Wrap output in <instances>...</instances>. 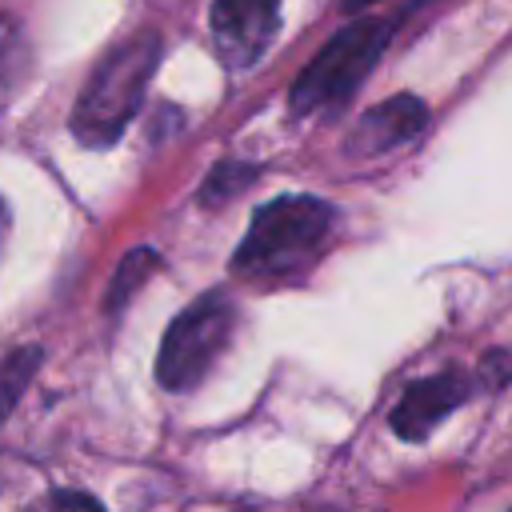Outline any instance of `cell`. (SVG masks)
Here are the masks:
<instances>
[{
  "mask_svg": "<svg viewBox=\"0 0 512 512\" xmlns=\"http://www.w3.org/2000/svg\"><path fill=\"white\" fill-rule=\"evenodd\" d=\"M156 64H160V36L152 28L116 44L96 64L72 108V136L88 148H108L112 140H120V132L128 128V120L136 116L148 92Z\"/></svg>",
  "mask_w": 512,
  "mask_h": 512,
  "instance_id": "1",
  "label": "cell"
},
{
  "mask_svg": "<svg viewBox=\"0 0 512 512\" xmlns=\"http://www.w3.org/2000/svg\"><path fill=\"white\" fill-rule=\"evenodd\" d=\"M332 204L316 196H280L252 212V224L232 256V268L252 280L292 276L312 264L332 232Z\"/></svg>",
  "mask_w": 512,
  "mask_h": 512,
  "instance_id": "2",
  "label": "cell"
},
{
  "mask_svg": "<svg viewBox=\"0 0 512 512\" xmlns=\"http://www.w3.org/2000/svg\"><path fill=\"white\" fill-rule=\"evenodd\" d=\"M388 24L384 20H356L348 28H340L316 56L312 64L296 76L292 92H288V104L296 116H308V112H320V108H332V104H344L360 80L372 72V64L380 60V52L388 48Z\"/></svg>",
  "mask_w": 512,
  "mask_h": 512,
  "instance_id": "3",
  "label": "cell"
},
{
  "mask_svg": "<svg viewBox=\"0 0 512 512\" xmlns=\"http://www.w3.org/2000/svg\"><path fill=\"white\" fill-rule=\"evenodd\" d=\"M236 328V304L224 288L204 292L196 304H188L164 332L160 356H156V380L168 392H188L196 388L216 356L228 348Z\"/></svg>",
  "mask_w": 512,
  "mask_h": 512,
  "instance_id": "4",
  "label": "cell"
},
{
  "mask_svg": "<svg viewBox=\"0 0 512 512\" xmlns=\"http://www.w3.org/2000/svg\"><path fill=\"white\" fill-rule=\"evenodd\" d=\"M280 28V0H212V44L228 68L256 64Z\"/></svg>",
  "mask_w": 512,
  "mask_h": 512,
  "instance_id": "5",
  "label": "cell"
},
{
  "mask_svg": "<svg viewBox=\"0 0 512 512\" xmlns=\"http://www.w3.org/2000/svg\"><path fill=\"white\" fill-rule=\"evenodd\" d=\"M472 392L468 376L464 372H436V376H424L416 384H408V392L396 400L392 408V432L404 436V440H424L456 404H464Z\"/></svg>",
  "mask_w": 512,
  "mask_h": 512,
  "instance_id": "6",
  "label": "cell"
},
{
  "mask_svg": "<svg viewBox=\"0 0 512 512\" xmlns=\"http://www.w3.org/2000/svg\"><path fill=\"white\" fill-rule=\"evenodd\" d=\"M424 124H428V108H424V100H416V96H408V92H404V96H392V100L368 108V112L356 120V128H352L344 152L356 156V160L392 152V148L408 144Z\"/></svg>",
  "mask_w": 512,
  "mask_h": 512,
  "instance_id": "7",
  "label": "cell"
},
{
  "mask_svg": "<svg viewBox=\"0 0 512 512\" xmlns=\"http://www.w3.org/2000/svg\"><path fill=\"white\" fill-rule=\"evenodd\" d=\"M28 64H32V56H28L20 24L0 12V100H8L20 88V80L28 76Z\"/></svg>",
  "mask_w": 512,
  "mask_h": 512,
  "instance_id": "8",
  "label": "cell"
},
{
  "mask_svg": "<svg viewBox=\"0 0 512 512\" xmlns=\"http://www.w3.org/2000/svg\"><path fill=\"white\" fill-rule=\"evenodd\" d=\"M256 172H260V168H252V164H240V160H220V164L208 172L204 188H200V204H204V208H216V204H224V200L240 196V192H244V188L256 180Z\"/></svg>",
  "mask_w": 512,
  "mask_h": 512,
  "instance_id": "9",
  "label": "cell"
},
{
  "mask_svg": "<svg viewBox=\"0 0 512 512\" xmlns=\"http://www.w3.org/2000/svg\"><path fill=\"white\" fill-rule=\"evenodd\" d=\"M40 368V348H16L0 360V420L8 416V408L16 404V396L24 392V384L32 380V372Z\"/></svg>",
  "mask_w": 512,
  "mask_h": 512,
  "instance_id": "10",
  "label": "cell"
},
{
  "mask_svg": "<svg viewBox=\"0 0 512 512\" xmlns=\"http://www.w3.org/2000/svg\"><path fill=\"white\" fill-rule=\"evenodd\" d=\"M152 268H156V252H152V248H136V252H128V256L120 260L116 276H112V288H108L104 308H108V312H116V308L136 292V284H140Z\"/></svg>",
  "mask_w": 512,
  "mask_h": 512,
  "instance_id": "11",
  "label": "cell"
},
{
  "mask_svg": "<svg viewBox=\"0 0 512 512\" xmlns=\"http://www.w3.org/2000/svg\"><path fill=\"white\" fill-rule=\"evenodd\" d=\"M484 376L496 380V384H504V380L512 376V352H492V356L484 360Z\"/></svg>",
  "mask_w": 512,
  "mask_h": 512,
  "instance_id": "12",
  "label": "cell"
},
{
  "mask_svg": "<svg viewBox=\"0 0 512 512\" xmlns=\"http://www.w3.org/2000/svg\"><path fill=\"white\" fill-rule=\"evenodd\" d=\"M52 504H80V508H100L96 496H80V492H56Z\"/></svg>",
  "mask_w": 512,
  "mask_h": 512,
  "instance_id": "13",
  "label": "cell"
},
{
  "mask_svg": "<svg viewBox=\"0 0 512 512\" xmlns=\"http://www.w3.org/2000/svg\"><path fill=\"white\" fill-rule=\"evenodd\" d=\"M4 232H8V200L0 196V244H4Z\"/></svg>",
  "mask_w": 512,
  "mask_h": 512,
  "instance_id": "14",
  "label": "cell"
},
{
  "mask_svg": "<svg viewBox=\"0 0 512 512\" xmlns=\"http://www.w3.org/2000/svg\"><path fill=\"white\" fill-rule=\"evenodd\" d=\"M368 4H376V0H344V8H348V12H356V8H368Z\"/></svg>",
  "mask_w": 512,
  "mask_h": 512,
  "instance_id": "15",
  "label": "cell"
}]
</instances>
